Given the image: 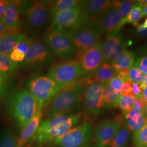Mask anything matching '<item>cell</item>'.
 Segmentation results:
<instances>
[{"mask_svg": "<svg viewBox=\"0 0 147 147\" xmlns=\"http://www.w3.org/2000/svg\"><path fill=\"white\" fill-rule=\"evenodd\" d=\"M86 87L81 79L61 90L47 106V118L78 113L83 102Z\"/></svg>", "mask_w": 147, "mask_h": 147, "instance_id": "cell-1", "label": "cell"}, {"mask_svg": "<svg viewBox=\"0 0 147 147\" xmlns=\"http://www.w3.org/2000/svg\"><path fill=\"white\" fill-rule=\"evenodd\" d=\"M82 117L83 113L78 112L47 118L41 122L31 142L33 141L41 146L53 142L58 137L79 125Z\"/></svg>", "mask_w": 147, "mask_h": 147, "instance_id": "cell-2", "label": "cell"}, {"mask_svg": "<svg viewBox=\"0 0 147 147\" xmlns=\"http://www.w3.org/2000/svg\"><path fill=\"white\" fill-rule=\"evenodd\" d=\"M6 107L10 116L16 121L20 130L40 109L38 103L26 89L16 90L8 97Z\"/></svg>", "mask_w": 147, "mask_h": 147, "instance_id": "cell-3", "label": "cell"}, {"mask_svg": "<svg viewBox=\"0 0 147 147\" xmlns=\"http://www.w3.org/2000/svg\"><path fill=\"white\" fill-rule=\"evenodd\" d=\"M76 56L99 42L103 32L98 21H86L70 30Z\"/></svg>", "mask_w": 147, "mask_h": 147, "instance_id": "cell-4", "label": "cell"}, {"mask_svg": "<svg viewBox=\"0 0 147 147\" xmlns=\"http://www.w3.org/2000/svg\"><path fill=\"white\" fill-rule=\"evenodd\" d=\"M26 86L27 90L38 103L40 109H42L44 105L63 88L49 76L45 75L32 78L27 81Z\"/></svg>", "mask_w": 147, "mask_h": 147, "instance_id": "cell-5", "label": "cell"}, {"mask_svg": "<svg viewBox=\"0 0 147 147\" xmlns=\"http://www.w3.org/2000/svg\"><path fill=\"white\" fill-rule=\"evenodd\" d=\"M94 132L93 124L86 121L58 137L53 143L57 147H86L94 136Z\"/></svg>", "mask_w": 147, "mask_h": 147, "instance_id": "cell-6", "label": "cell"}, {"mask_svg": "<svg viewBox=\"0 0 147 147\" xmlns=\"http://www.w3.org/2000/svg\"><path fill=\"white\" fill-rule=\"evenodd\" d=\"M82 75L80 63L76 59H69L53 64L48 76L64 88L76 82Z\"/></svg>", "mask_w": 147, "mask_h": 147, "instance_id": "cell-7", "label": "cell"}, {"mask_svg": "<svg viewBox=\"0 0 147 147\" xmlns=\"http://www.w3.org/2000/svg\"><path fill=\"white\" fill-rule=\"evenodd\" d=\"M54 1L31 2L25 11V24L31 30L37 31L45 26L53 13Z\"/></svg>", "mask_w": 147, "mask_h": 147, "instance_id": "cell-8", "label": "cell"}, {"mask_svg": "<svg viewBox=\"0 0 147 147\" xmlns=\"http://www.w3.org/2000/svg\"><path fill=\"white\" fill-rule=\"evenodd\" d=\"M45 43L51 53L60 57H69L76 53L70 33L65 30L52 29L44 37Z\"/></svg>", "mask_w": 147, "mask_h": 147, "instance_id": "cell-9", "label": "cell"}, {"mask_svg": "<svg viewBox=\"0 0 147 147\" xmlns=\"http://www.w3.org/2000/svg\"><path fill=\"white\" fill-rule=\"evenodd\" d=\"M104 91V85L100 83L92 84L84 88L82 104L89 115L96 117L102 112L105 107Z\"/></svg>", "mask_w": 147, "mask_h": 147, "instance_id": "cell-10", "label": "cell"}, {"mask_svg": "<svg viewBox=\"0 0 147 147\" xmlns=\"http://www.w3.org/2000/svg\"><path fill=\"white\" fill-rule=\"evenodd\" d=\"M124 124L123 116L101 121L94 130L95 143L96 147H109L111 142Z\"/></svg>", "mask_w": 147, "mask_h": 147, "instance_id": "cell-11", "label": "cell"}, {"mask_svg": "<svg viewBox=\"0 0 147 147\" xmlns=\"http://www.w3.org/2000/svg\"><path fill=\"white\" fill-rule=\"evenodd\" d=\"M86 21L88 20L82 11L81 6L73 10L53 13L51 16L53 29L59 30H71Z\"/></svg>", "mask_w": 147, "mask_h": 147, "instance_id": "cell-12", "label": "cell"}, {"mask_svg": "<svg viewBox=\"0 0 147 147\" xmlns=\"http://www.w3.org/2000/svg\"><path fill=\"white\" fill-rule=\"evenodd\" d=\"M76 57V60L81 66L82 75L87 77L92 75L104 62L101 42H99Z\"/></svg>", "mask_w": 147, "mask_h": 147, "instance_id": "cell-13", "label": "cell"}, {"mask_svg": "<svg viewBox=\"0 0 147 147\" xmlns=\"http://www.w3.org/2000/svg\"><path fill=\"white\" fill-rule=\"evenodd\" d=\"M51 52L45 42L33 40L26 55L24 63L28 67H38L47 63Z\"/></svg>", "mask_w": 147, "mask_h": 147, "instance_id": "cell-14", "label": "cell"}, {"mask_svg": "<svg viewBox=\"0 0 147 147\" xmlns=\"http://www.w3.org/2000/svg\"><path fill=\"white\" fill-rule=\"evenodd\" d=\"M24 5L25 1H8L3 16L6 34L20 32V14L23 11Z\"/></svg>", "mask_w": 147, "mask_h": 147, "instance_id": "cell-15", "label": "cell"}, {"mask_svg": "<svg viewBox=\"0 0 147 147\" xmlns=\"http://www.w3.org/2000/svg\"><path fill=\"white\" fill-rule=\"evenodd\" d=\"M101 42L104 62L110 64L126 50V42L117 34L109 35Z\"/></svg>", "mask_w": 147, "mask_h": 147, "instance_id": "cell-16", "label": "cell"}, {"mask_svg": "<svg viewBox=\"0 0 147 147\" xmlns=\"http://www.w3.org/2000/svg\"><path fill=\"white\" fill-rule=\"evenodd\" d=\"M112 1L88 0L81 1V6L88 21H92L99 19L105 11L112 6Z\"/></svg>", "mask_w": 147, "mask_h": 147, "instance_id": "cell-17", "label": "cell"}, {"mask_svg": "<svg viewBox=\"0 0 147 147\" xmlns=\"http://www.w3.org/2000/svg\"><path fill=\"white\" fill-rule=\"evenodd\" d=\"M110 64L104 62L100 67L92 75L81 79L85 87L94 83H100L103 85L108 84L116 74Z\"/></svg>", "mask_w": 147, "mask_h": 147, "instance_id": "cell-18", "label": "cell"}, {"mask_svg": "<svg viewBox=\"0 0 147 147\" xmlns=\"http://www.w3.org/2000/svg\"><path fill=\"white\" fill-rule=\"evenodd\" d=\"M42 110H39L22 130L20 136L18 138L16 147H26L29 142H31L33 137L36 134L42 121Z\"/></svg>", "mask_w": 147, "mask_h": 147, "instance_id": "cell-19", "label": "cell"}, {"mask_svg": "<svg viewBox=\"0 0 147 147\" xmlns=\"http://www.w3.org/2000/svg\"><path fill=\"white\" fill-rule=\"evenodd\" d=\"M121 20V17L118 10L111 6L100 16L98 22L103 33L109 36L115 34Z\"/></svg>", "mask_w": 147, "mask_h": 147, "instance_id": "cell-20", "label": "cell"}, {"mask_svg": "<svg viewBox=\"0 0 147 147\" xmlns=\"http://www.w3.org/2000/svg\"><path fill=\"white\" fill-rule=\"evenodd\" d=\"M123 115L124 124L130 132H136L145 125L146 118L142 111L134 108L130 112Z\"/></svg>", "mask_w": 147, "mask_h": 147, "instance_id": "cell-21", "label": "cell"}, {"mask_svg": "<svg viewBox=\"0 0 147 147\" xmlns=\"http://www.w3.org/2000/svg\"><path fill=\"white\" fill-rule=\"evenodd\" d=\"M26 37L21 32L5 34L0 39V53L9 55L16 45Z\"/></svg>", "mask_w": 147, "mask_h": 147, "instance_id": "cell-22", "label": "cell"}, {"mask_svg": "<svg viewBox=\"0 0 147 147\" xmlns=\"http://www.w3.org/2000/svg\"><path fill=\"white\" fill-rule=\"evenodd\" d=\"M135 62V56L133 53L125 50L110 63L111 66L116 71L129 69L134 66Z\"/></svg>", "mask_w": 147, "mask_h": 147, "instance_id": "cell-23", "label": "cell"}, {"mask_svg": "<svg viewBox=\"0 0 147 147\" xmlns=\"http://www.w3.org/2000/svg\"><path fill=\"white\" fill-rule=\"evenodd\" d=\"M142 18L143 7L136 2L135 5L133 7L126 18L123 20H121L119 24L116 28L114 34H117V33L121 31V28L127 24H132L134 26H137L138 24V22L140 21Z\"/></svg>", "mask_w": 147, "mask_h": 147, "instance_id": "cell-24", "label": "cell"}, {"mask_svg": "<svg viewBox=\"0 0 147 147\" xmlns=\"http://www.w3.org/2000/svg\"><path fill=\"white\" fill-rule=\"evenodd\" d=\"M121 96L120 91L113 89L109 84L104 85V101L106 108L116 109L118 107Z\"/></svg>", "mask_w": 147, "mask_h": 147, "instance_id": "cell-25", "label": "cell"}, {"mask_svg": "<svg viewBox=\"0 0 147 147\" xmlns=\"http://www.w3.org/2000/svg\"><path fill=\"white\" fill-rule=\"evenodd\" d=\"M130 136V132L124 124L121 126L116 136L111 142L109 147H126Z\"/></svg>", "mask_w": 147, "mask_h": 147, "instance_id": "cell-26", "label": "cell"}, {"mask_svg": "<svg viewBox=\"0 0 147 147\" xmlns=\"http://www.w3.org/2000/svg\"><path fill=\"white\" fill-rule=\"evenodd\" d=\"M81 7V1L76 0L55 1L53 7V13L62 11H70ZM52 13V14H53Z\"/></svg>", "mask_w": 147, "mask_h": 147, "instance_id": "cell-27", "label": "cell"}, {"mask_svg": "<svg viewBox=\"0 0 147 147\" xmlns=\"http://www.w3.org/2000/svg\"><path fill=\"white\" fill-rule=\"evenodd\" d=\"M135 3L136 1H112V7L118 10L123 20L129 14Z\"/></svg>", "mask_w": 147, "mask_h": 147, "instance_id": "cell-28", "label": "cell"}, {"mask_svg": "<svg viewBox=\"0 0 147 147\" xmlns=\"http://www.w3.org/2000/svg\"><path fill=\"white\" fill-rule=\"evenodd\" d=\"M18 67L17 63L11 60L9 55L0 53V73L9 76Z\"/></svg>", "mask_w": 147, "mask_h": 147, "instance_id": "cell-29", "label": "cell"}, {"mask_svg": "<svg viewBox=\"0 0 147 147\" xmlns=\"http://www.w3.org/2000/svg\"><path fill=\"white\" fill-rule=\"evenodd\" d=\"M18 138L10 130H5L0 134V147H16Z\"/></svg>", "mask_w": 147, "mask_h": 147, "instance_id": "cell-30", "label": "cell"}, {"mask_svg": "<svg viewBox=\"0 0 147 147\" xmlns=\"http://www.w3.org/2000/svg\"><path fill=\"white\" fill-rule=\"evenodd\" d=\"M133 143L134 147H147V118L144 126L134 134Z\"/></svg>", "mask_w": 147, "mask_h": 147, "instance_id": "cell-31", "label": "cell"}, {"mask_svg": "<svg viewBox=\"0 0 147 147\" xmlns=\"http://www.w3.org/2000/svg\"><path fill=\"white\" fill-rule=\"evenodd\" d=\"M135 98L131 96H121L118 107L123 114L127 113L135 108Z\"/></svg>", "mask_w": 147, "mask_h": 147, "instance_id": "cell-32", "label": "cell"}, {"mask_svg": "<svg viewBox=\"0 0 147 147\" xmlns=\"http://www.w3.org/2000/svg\"><path fill=\"white\" fill-rule=\"evenodd\" d=\"M129 76L132 82L140 84L142 82L143 74L135 67H132L129 68Z\"/></svg>", "mask_w": 147, "mask_h": 147, "instance_id": "cell-33", "label": "cell"}, {"mask_svg": "<svg viewBox=\"0 0 147 147\" xmlns=\"http://www.w3.org/2000/svg\"><path fill=\"white\" fill-rule=\"evenodd\" d=\"M32 40H33L31 38L26 37L22 40H21V42H19L13 49L18 50L21 52L24 53L26 55L27 53L28 52V50L31 45Z\"/></svg>", "mask_w": 147, "mask_h": 147, "instance_id": "cell-34", "label": "cell"}, {"mask_svg": "<svg viewBox=\"0 0 147 147\" xmlns=\"http://www.w3.org/2000/svg\"><path fill=\"white\" fill-rule=\"evenodd\" d=\"M9 57L13 62L16 63H20L25 61L26 54L18 50L13 49L9 54Z\"/></svg>", "mask_w": 147, "mask_h": 147, "instance_id": "cell-35", "label": "cell"}, {"mask_svg": "<svg viewBox=\"0 0 147 147\" xmlns=\"http://www.w3.org/2000/svg\"><path fill=\"white\" fill-rule=\"evenodd\" d=\"M135 67L138 69L143 75L147 74V55L137 59L135 62Z\"/></svg>", "mask_w": 147, "mask_h": 147, "instance_id": "cell-36", "label": "cell"}, {"mask_svg": "<svg viewBox=\"0 0 147 147\" xmlns=\"http://www.w3.org/2000/svg\"><path fill=\"white\" fill-rule=\"evenodd\" d=\"M121 96H134L132 90V82L130 81L124 82L121 87Z\"/></svg>", "mask_w": 147, "mask_h": 147, "instance_id": "cell-37", "label": "cell"}, {"mask_svg": "<svg viewBox=\"0 0 147 147\" xmlns=\"http://www.w3.org/2000/svg\"><path fill=\"white\" fill-rule=\"evenodd\" d=\"M8 77V76L0 73V97L5 94L7 90Z\"/></svg>", "mask_w": 147, "mask_h": 147, "instance_id": "cell-38", "label": "cell"}, {"mask_svg": "<svg viewBox=\"0 0 147 147\" xmlns=\"http://www.w3.org/2000/svg\"><path fill=\"white\" fill-rule=\"evenodd\" d=\"M124 82L121 79H120L115 74V76L109 83V84L113 89L118 90V91H121V87Z\"/></svg>", "mask_w": 147, "mask_h": 147, "instance_id": "cell-39", "label": "cell"}, {"mask_svg": "<svg viewBox=\"0 0 147 147\" xmlns=\"http://www.w3.org/2000/svg\"><path fill=\"white\" fill-rule=\"evenodd\" d=\"M132 90L134 98L142 97V89L140 84L132 82Z\"/></svg>", "mask_w": 147, "mask_h": 147, "instance_id": "cell-40", "label": "cell"}, {"mask_svg": "<svg viewBox=\"0 0 147 147\" xmlns=\"http://www.w3.org/2000/svg\"><path fill=\"white\" fill-rule=\"evenodd\" d=\"M137 34L140 37H147V28H145L143 24H138L136 26Z\"/></svg>", "mask_w": 147, "mask_h": 147, "instance_id": "cell-41", "label": "cell"}, {"mask_svg": "<svg viewBox=\"0 0 147 147\" xmlns=\"http://www.w3.org/2000/svg\"><path fill=\"white\" fill-rule=\"evenodd\" d=\"M135 108L138 110L142 111L147 104L142 99V97L135 98Z\"/></svg>", "mask_w": 147, "mask_h": 147, "instance_id": "cell-42", "label": "cell"}, {"mask_svg": "<svg viewBox=\"0 0 147 147\" xmlns=\"http://www.w3.org/2000/svg\"><path fill=\"white\" fill-rule=\"evenodd\" d=\"M8 1L0 0V18H3Z\"/></svg>", "mask_w": 147, "mask_h": 147, "instance_id": "cell-43", "label": "cell"}, {"mask_svg": "<svg viewBox=\"0 0 147 147\" xmlns=\"http://www.w3.org/2000/svg\"><path fill=\"white\" fill-rule=\"evenodd\" d=\"M6 34L5 26L3 18H0V39Z\"/></svg>", "mask_w": 147, "mask_h": 147, "instance_id": "cell-44", "label": "cell"}, {"mask_svg": "<svg viewBox=\"0 0 147 147\" xmlns=\"http://www.w3.org/2000/svg\"><path fill=\"white\" fill-rule=\"evenodd\" d=\"M140 86L143 90L147 86V74L143 75L142 82L140 84Z\"/></svg>", "mask_w": 147, "mask_h": 147, "instance_id": "cell-45", "label": "cell"}, {"mask_svg": "<svg viewBox=\"0 0 147 147\" xmlns=\"http://www.w3.org/2000/svg\"><path fill=\"white\" fill-rule=\"evenodd\" d=\"M142 98L144 101L147 103V86L142 90Z\"/></svg>", "mask_w": 147, "mask_h": 147, "instance_id": "cell-46", "label": "cell"}, {"mask_svg": "<svg viewBox=\"0 0 147 147\" xmlns=\"http://www.w3.org/2000/svg\"><path fill=\"white\" fill-rule=\"evenodd\" d=\"M147 16V5L143 7V17Z\"/></svg>", "mask_w": 147, "mask_h": 147, "instance_id": "cell-47", "label": "cell"}, {"mask_svg": "<svg viewBox=\"0 0 147 147\" xmlns=\"http://www.w3.org/2000/svg\"><path fill=\"white\" fill-rule=\"evenodd\" d=\"M142 112L143 114L144 115V116L146 117V118H147V104L144 106V107L143 109Z\"/></svg>", "mask_w": 147, "mask_h": 147, "instance_id": "cell-48", "label": "cell"}, {"mask_svg": "<svg viewBox=\"0 0 147 147\" xmlns=\"http://www.w3.org/2000/svg\"><path fill=\"white\" fill-rule=\"evenodd\" d=\"M143 24V26L145 27V28H147V18L146 19L144 22Z\"/></svg>", "mask_w": 147, "mask_h": 147, "instance_id": "cell-49", "label": "cell"}, {"mask_svg": "<svg viewBox=\"0 0 147 147\" xmlns=\"http://www.w3.org/2000/svg\"><path fill=\"white\" fill-rule=\"evenodd\" d=\"M41 147L40 146H36V147Z\"/></svg>", "mask_w": 147, "mask_h": 147, "instance_id": "cell-50", "label": "cell"}, {"mask_svg": "<svg viewBox=\"0 0 147 147\" xmlns=\"http://www.w3.org/2000/svg\"><path fill=\"white\" fill-rule=\"evenodd\" d=\"M26 147H29V146H28H28H26Z\"/></svg>", "mask_w": 147, "mask_h": 147, "instance_id": "cell-51", "label": "cell"}, {"mask_svg": "<svg viewBox=\"0 0 147 147\" xmlns=\"http://www.w3.org/2000/svg\"></svg>", "mask_w": 147, "mask_h": 147, "instance_id": "cell-52", "label": "cell"}, {"mask_svg": "<svg viewBox=\"0 0 147 147\" xmlns=\"http://www.w3.org/2000/svg\"></svg>", "mask_w": 147, "mask_h": 147, "instance_id": "cell-53", "label": "cell"}]
</instances>
